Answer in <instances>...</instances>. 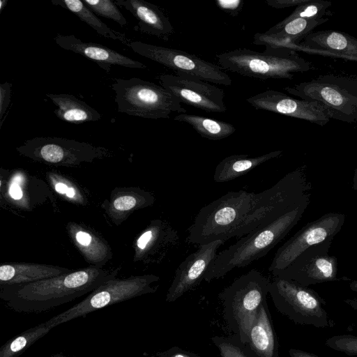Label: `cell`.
Returning <instances> with one entry per match:
<instances>
[{"mask_svg": "<svg viewBox=\"0 0 357 357\" xmlns=\"http://www.w3.org/2000/svg\"><path fill=\"white\" fill-rule=\"evenodd\" d=\"M271 280L252 269L240 276L220 294L224 318L229 328L247 344L249 330L257 310L266 301Z\"/></svg>", "mask_w": 357, "mask_h": 357, "instance_id": "cell-5", "label": "cell"}, {"mask_svg": "<svg viewBox=\"0 0 357 357\" xmlns=\"http://www.w3.org/2000/svg\"><path fill=\"white\" fill-rule=\"evenodd\" d=\"M54 40L61 48L93 61L107 73L110 71L112 65L131 68H146V65L138 61L133 60L102 45L83 42L73 34H57Z\"/></svg>", "mask_w": 357, "mask_h": 357, "instance_id": "cell-18", "label": "cell"}, {"mask_svg": "<svg viewBox=\"0 0 357 357\" xmlns=\"http://www.w3.org/2000/svg\"><path fill=\"white\" fill-rule=\"evenodd\" d=\"M211 340L218 349L221 357H248L238 344L228 338L215 336L211 337Z\"/></svg>", "mask_w": 357, "mask_h": 357, "instance_id": "cell-33", "label": "cell"}, {"mask_svg": "<svg viewBox=\"0 0 357 357\" xmlns=\"http://www.w3.org/2000/svg\"><path fill=\"white\" fill-rule=\"evenodd\" d=\"M114 3L126 8L135 17L139 30L142 33L164 41H168L174 33L169 17L156 5L144 0H116Z\"/></svg>", "mask_w": 357, "mask_h": 357, "instance_id": "cell-20", "label": "cell"}, {"mask_svg": "<svg viewBox=\"0 0 357 357\" xmlns=\"http://www.w3.org/2000/svg\"><path fill=\"white\" fill-rule=\"evenodd\" d=\"M281 48L335 58H357V38L342 31L326 30L312 32L297 44Z\"/></svg>", "mask_w": 357, "mask_h": 357, "instance_id": "cell-17", "label": "cell"}, {"mask_svg": "<svg viewBox=\"0 0 357 357\" xmlns=\"http://www.w3.org/2000/svg\"><path fill=\"white\" fill-rule=\"evenodd\" d=\"M66 195H67V197H68L70 198L74 197V196L75 195V189L73 188L68 187Z\"/></svg>", "mask_w": 357, "mask_h": 357, "instance_id": "cell-43", "label": "cell"}, {"mask_svg": "<svg viewBox=\"0 0 357 357\" xmlns=\"http://www.w3.org/2000/svg\"><path fill=\"white\" fill-rule=\"evenodd\" d=\"M46 96L57 106L54 113L63 121L79 124L101 119L97 110L71 94L47 93Z\"/></svg>", "mask_w": 357, "mask_h": 357, "instance_id": "cell-24", "label": "cell"}, {"mask_svg": "<svg viewBox=\"0 0 357 357\" xmlns=\"http://www.w3.org/2000/svg\"><path fill=\"white\" fill-rule=\"evenodd\" d=\"M265 47L262 52L238 48L216 54L215 57L221 69L259 79H292L294 73L314 69L312 63L294 50Z\"/></svg>", "mask_w": 357, "mask_h": 357, "instance_id": "cell-4", "label": "cell"}, {"mask_svg": "<svg viewBox=\"0 0 357 357\" xmlns=\"http://www.w3.org/2000/svg\"><path fill=\"white\" fill-rule=\"evenodd\" d=\"M20 177L19 176H15L13 178V183L10 186L9 193H10V195L14 199H20L22 197L23 194H22L21 188L20 186Z\"/></svg>", "mask_w": 357, "mask_h": 357, "instance_id": "cell-38", "label": "cell"}, {"mask_svg": "<svg viewBox=\"0 0 357 357\" xmlns=\"http://www.w3.org/2000/svg\"><path fill=\"white\" fill-rule=\"evenodd\" d=\"M160 357H199L192 353L174 347L162 354Z\"/></svg>", "mask_w": 357, "mask_h": 357, "instance_id": "cell-37", "label": "cell"}, {"mask_svg": "<svg viewBox=\"0 0 357 357\" xmlns=\"http://www.w3.org/2000/svg\"><path fill=\"white\" fill-rule=\"evenodd\" d=\"M332 5L331 2L326 0H307L305 3L298 6L294 12L278 22L273 29H278L295 18L321 19L326 15L327 10Z\"/></svg>", "mask_w": 357, "mask_h": 357, "instance_id": "cell-29", "label": "cell"}, {"mask_svg": "<svg viewBox=\"0 0 357 357\" xmlns=\"http://www.w3.org/2000/svg\"><path fill=\"white\" fill-rule=\"evenodd\" d=\"M310 202L307 199L274 222L254 229L220 252L211 264L204 280L209 282L220 278L232 269L245 267L265 256L298 223Z\"/></svg>", "mask_w": 357, "mask_h": 357, "instance_id": "cell-3", "label": "cell"}, {"mask_svg": "<svg viewBox=\"0 0 357 357\" xmlns=\"http://www.w3.org/2000/svg\"><path fill=\"white\" fill-rule=\"evenodd\" d=\"M246 100L256 109L305 120L321 126L330 120L325 109L317 102L296 99L273 89L254 95Z\"/></svg>", "mask_w": 357, "mask_h": 357, "instance_id": "cell-15", "label": "cell"}, {"mask_svg": "<svg viewBox=\"0 0 357 357\" xmlns=\"http://www.w3.org/2000/svg\"><path fill=\"white\" fill-rule=\"evenodd\" d=\"M83 2L94 13L108 18L121 26L128 24L126 19L120 12L116 4L111 0H84Z\"/></svg>", "mask_w": 357, "mask_h": 357, "instance_id": "cell-31", "label": "cell"}, {"mask_svg": "<svg viewBox=\"0 0 357 357\" xmlns=\"http://www.w3.org/2000/svg\"><path fill=\"white\" fill-rule=\"evenodd\" d=\"M217 6L232 17H237L243 9V0H216Z\"/></svg>", "mask_w": 357, "mask_h": 357, "instance_id": "cell-35", "label": "cell"}, {"mask_svg": "<svg viewBox=\"0 0 357 357\" xmlns=\"http://www.w3.org/2000/svg\"><path fill=\"white\" fill-rule=\"evenodd\" d=\"M21 154L50 164L73 165L107 154L101 146L60 137H35L17 148Z\"/></svg>", "mask_w": 357, "mask_h": 357, "instance_id": "cell-12", "label": "cell"}, {"mask_svg": "<svg viewBox=\"0 0 357 357\" xmlns=\"http://www.w3.org/2000/svg\"><path fill=\"white\" fill-rule=\"evenodd\" d=\"M332 241L316 244L302 252L289 266L273 277L293 280L302 286L350 280L337 278V260L329 255Z\"/></svg>", "mask_w": 357, "mask_h": 357, "instance_id": "cell-13", "label": "cell"}, {"mask_svg": "<svg viewBox=\"0 0 357 357\" xmlns=\"http://www.w3.org/2000/svg\"><path fill=\"white\" fill-rule=\"evenodd\" d=\"M311 190L305 167H300L259 193L229 192L199 210L186 241L199 245L247 235L310 199Z\"/></svg>", "mask_w": 357, "mask_h": 357, "instance_id": "cell-1", "label": "cell"}, {"mask_svg": "<svg viewBox=\"0 0 357 357\" xmlns=\"http://www.w3.org/2000/svg\"><path fill=\"white\" fill-rule=\"evenodd\" d=\"M284 89L302 100L317 102L330 119L357 123V77L322 75Z\"/></svg>", "mask_w": 357, "mask_h": 357, "instance_id": "cell-6", "label": "cell"}, {"mask_svg": "<svg viewBox=\"0 0 357 357\" xmlns=\"http://www.w3.org/2000/svg\"><path fill=\"white\" fill-rule=\"evenodd\" d=\"M54 6H61L79 18V20L91 28H93L99 35L119 40L128 46L129 41L126 36L114 30L110 29L106 24L99 19L96 15L80 0H51Z\"/></svg>", "mask_w": 357, "mask_h": 357, "instance_id": "cell-25", "label": "cell"}, {"mask_svg": "<svg viewBox=\"0 0 357 357\" xmlns=\"http://www.w3.org/2000/svg\"><path fill=\"white\" fill-rule=\"evenodd\" d=\"M71 270L58 266L11 263L0 266V286L29 284L66 273Z\"/></svg>", "mask_w": 357, "mask_h": 357, "instance_id": "cell-21", "label": "cell"}, {"mask_svg": "<svg viewBox=\"0 0 357 357\" xmlns=\"http://www.w3.org/2000/svg\"><path fill=\"white\" fill-rule=\"evenodd\" d=\"M282 151H274L268 153L250 157L248 155H232L225 158L216 166L213 179L217 183H224L240 177L264 162L276 158Z\"/></svg>", "mask_w": 357, "mask_h": 357, "instance_id": "cell-23", "label": "cell"}, {"mask_svg": "<svg viewBox=\"0 0 357 357\" xmlns=\"http://www.w3.org/2000/svg\"><path fill=\"white\" fill-rule=\"evenodd\" d=\"M352 188L357 191V168L354 170Z\"/></svg>", "mask_w": 357, "mask_h": 357, "instance_id": "cell-42", "label": "cell"}, {"mask_svg": "<svg viewBox=\"0 0 357 357\" xmlns=\"http://www.w3.org/2000/svg\"><path fill=\"white\" fill-rule=\"evenodd\" d=\"M112 89L121 113L158 119L169 118L173 112H186L178 100L161 85L138 77L116 79Z\"/></svg>", "mask_w": 357, "mask_h": 357, "instance_id": "cell-7", "label": "cell"}, {"mask_svg": "<svg viewBox=\"0 0 357 357\" xmlns=\"http://www.w3.org/2000/svg\"><path fill=\"white\" fill-rule=\"evenodd\" d=\"M159 280L158 276L152 274L131 276L125 279L114 278L102 284L82 301L45 323L53 328L105 307L154 293L158 287L152 286V284Z\"/></svg>", "mask_w": 357, "mask_h": 357, "instance_id": "cell-9", "label": "cell"}, {"mask_svg": "<svg viewBox=\"0 0 357 357\" xmlns=\"http://www.w3.org/2000/svg\"><path fill=\"white\" fill-rule=\"evenodd\" d=\"M154 202L155 197L150 192L140 189L133 190L131 192H124L115 197L112 203V209L125 213L151 206Z\"/></svg>", "mask_w": 357, "mask_h": 357, "instance_id": "cell-28", "label": "cell"}, {"mask_svg": "<svg viewBox=\"0 0 357 357\" xmlns=\"http://www.w3.org/2000/svg\"><path fill=\"white\" fill-rule=\"evenodd\" d=\"M11 86L12 84L8 82L0 84V128L2 126L3 116L10 102Z\"/></svg>", "mask_w": 357, "mask_h": 357, "instance_id": "cell-34", "label": "cell"}, {"mask_svg": "<svg viewBox=\"0 0 357 357\" xmlns=\"http://www.w3.org/2000/svg\"><path fill=\"white\" fill-rule=\"evenodd\" d=\"M52 329L44 322L25 331L1 347L0 357H18Z\"/></svg>", "mask_w": 357, "mask_h": 357, "instance_id": "cell-27", "label": "cell"}, {"mask_svg": "<svg viewBox=\"0 0 357 357\" xmlns=\"http://www.w3.org/2000/svg\"><path fill=\"white\" fill-rule=\"evenodd\" d=\"M158 79L162 87L181 103L206 112H225V93L211 83L186 75L161 74Z\"/></svg>", "mask_w": 357, "mask_h": 357, "instance_id": "cell-14", "label": "cell"}, {"mask_svg": "<svg viewBox=\"0 0 357 357\" xmlns=\"http://www.w3.org/2000/svg\"><path fill=\"white\" fill-rule=\"evenodd\" d=\"M174 119L190 125L202 137L211 140L225 139L236 131L231 123L195 114H179Z\"/></svg>", "mask_w": 357, "mask_h": 357, "instance_id": "cell-26", "label": "cell"}, {"mask_svg": "<svg viewBox=\"0 0 357 357\" xmlns=\"http://www.w3.org/2000/svg\"><path fill=\"white\" fill-rule=\"evenodd\" d=\"M225 242L215 241L199 245L198 249L188 256L176 268L167 295L166 301L174 302L199 285L211 264L216 258L218 249Z\"/></svg>", "mask_w": 357, "mask_h": 357, "instance_id": "cell-16", "label": "cell"}, {"mask_svg": "<svg viewBox=\"0 0 357 357\" xmlns=\"http://www.w3.org/2000/svg\"><path fill=\"white\" fill-rule=\"evenodd\" d=\"M346 215L328 213L310 222L278 248L268 271L273 275L289 266L302 252L314 245L332 241L340 231Z\"/></svg>", "mask_w": 357, "mask_h": 357, "instance_id": "cell-11", "label": "cell"}, {"mask_svg": "<svg viewBox=\"0 0 357 357\" xmlns=\"http://www.w3.org/2000/svg\"><path fill=\"white\" fill-rule=\"evenodd\" d=\"M349 288L357 294V281L351 280L349 284Z\"/></svg>", "mask_w": 357, "mask_h": 357, "instance_id": "cell-44", "label": "cell"}, {"mask_svg": "<svg viewBox=\"0 0 357 357\" xmlns=\"http://www.w3.org/2000/svg\"><path fill=\"white\" fill-rule=\"evenodd\" d=\"M74 239L79 248L89 260L95 262L105 256L106 246L90 233L77 230L75 233Z\"/></svg>", "mask_w": 357, "mask_h": 357, "instance_id": "cell-30", "label": "cell"}, {"mask_svg": "<svg viewBox=\"0 0 357 357\" xmlns=\"http://www.w3.org/2000/svg\"><path fill=\"white\" fill-rule=\"evenodd\" d=\"M289 354L290 357H319L313 353L297 349H290Z\"/></svg>", "mask_w": 357, "mask_h": 357, "instance_id": "cell-39", "label": "cell"}, {"mask_svg": "<svg viewBox=\"0 0 357 357\" xmlns=\"http://www.w3.org/2000/svg\"><path fill=\"white\" fill-rule=\"evenodd\" d=\"M345 59L357 62V58H347Z\"/></svg>", "mask_w": 357, "mask_h": 357, "instance_id": "cell-46", "label": "cell"}, {"mask_svg": "<svg viewBox=\"0 0 357 357\" xmlns=\"http://www.w3.org/2000/svg\"><path fill=\"white\" fill-rule=\"evenodd\" d=\"M250 348L258 357H279L278 342L273 328L266 301L257 310L249 330Z\"/></svg>", "mask_w": 357, "mask_h": 357, "instance_id": "cell-22", "label": "cell"}, {"mask_svg": "<svg viewBox=\"0 0 357 357\" xmlns=\"http://www.w3.org/2000/svg\"><path fill=\"white\" fill-rule=\"evenodd\" d=\"M179 240L177 231L169 222L154 220L136 242L138 257L160 262Z\"/></svg>", "mask_w": 357, "mask_h": 357, "instance_id": "cell-19", "label": "cell"}, {"mask_svg": "<svg viewBox=\"0 0 357 357\" xmlns=\"http://www.w3.org/2000/svg\"><path fill=\"white\" fill-rule=\"evenodd\" d=\"M345 303L349 305L352 309L357 312V298H348L344 301Z\"/></svg>", "mask_w": 357, "mask_h": 357, "instance_id": "cell-41", "label": "cell"}, {"mask_svg": "<svg viewBox=\"0 0 357 357\" xmlns=\"http://www.w3.org/2000/svg\"><path fill=\"white\" fill-rule=\"evenodd\" d=\"M7 1L1 0V8L0 10H2L3 8L5 6L4 5H6Z\"/></svg>", "mask_w": 357, "mask_h": 357, "instance_id": "cell-45", "label": "cell"}, {"mask_svg": "<svg viewBox=\"0 0 357 357\" xmlns=\"http://www.w3.org/2000/svg\"><path fill=\"white\" fill-rule=\"evenodd\" d=\"M120 268L88 267L21 285L1 286V297L18 312H41L90 294L116 278Z\"/></svg>", "mask_w": 357, "mask_h": 357, "instance_id": "cell-2", "label": "cell"}, {"mask_svg": "<svg viewBox=\"0 0 357 357\" xmlns=\"http://www.w3.org/2000/svg\"><path fill=\"white\" fill-rule=\"evenodd\" d=\"M54 188L56 191L60 194H66V192L68 188V187L66 184L61 182H59L56 184H55Z\"/></svg>", "mask_w": 357, "mask_h": 357, "instance_id": "cell-40", "label": "cell"}, {"mask_svg": "<svg viewBox=\"0 0 357 357\" xmlns=\"http://www.w3.org/2000/svg\"><path fill=\"white\" fill-rule=\"evenodd\" d=\"M268 294L275 308L296 324L321 328L335 326L325 309L326 301L312 289L274 277Z\"/></svg>", "mask_w": 357, "mask_h": 357, "instance_id": "cell-8", "label": "cell"}, {"mask_svg": "<svg viewBox=\"0 0 357 357\" xmlns=\"http://www.w3.org/2000/svg\"><path fill=\"white\" fill-rule=\"evenodd\" d=\"M325 344L335 351L349 356H357V336L351 334L335 335L328 338Z\"/></svg>", "mask_w": 357, "mask_h": 357, "instance_id": "cell-32", "label": "cell"}, {"mask_svg": "<svg viewBox=\"0 0 357 357\" xmlns=\"http://www.w3.org/2000/svg\"><path fill=\"white\" fill-rule=\"evenodd\" d=\"M307 0H266V3L272 8L281 9L298 6L305 3Z\"/></svg>", "mask_w": 357, "mask_h": 357, "instance_id": "cell-36", "label": "cell"}, {"mask_svg": "<svg viewBox=\"0 0 357 357\" xmlns=\"http://www.w3.org/2000/svg\"><path fill=\"white\" fill-rule=\"evenodd\" d=\"M137 54L172 69L178 75H190L209 83L231 86V78L218 66L181 50L141 41L130 42Z\"/></svg>", "mask_w": 357, "mask_h": 357, "instance_id": "cell-10", "label": "cell"}]
</instances>
